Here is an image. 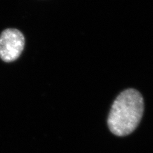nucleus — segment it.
Masks as SVG:
<instances>
[{"instance_id": "f257e3e1", "label": "nucleus", "mask_w": 153, "mask_h": 153, "mask_svg": "<svg viewBox=\"0 0 153 153\" xmlns=\"http://www.w3.org/2000/svg\"><path fill=\"white\" fill-rule=\"evenodd\" d=\"M144 110L142 94L135 89L123 91L115 100L107 124L110 131L118 137L130 135L139 124Z\"/></svg>"}, {"instance_id": "f03ea898", "label": "nucleus", "mask_w": 153, "mask_h": 153, "mask_svg": "<svg viewBox=\"0 0 153 153\" xmlns=\"http://www.w3.org/2000/svg\"><path fill=\"white\" fill-rule=\"evenodd\" d=\"M25 46L22 33L16 28H7L0 34V59L5 63L15 61L21 56Z\"/></svg>"}]
</instances>
